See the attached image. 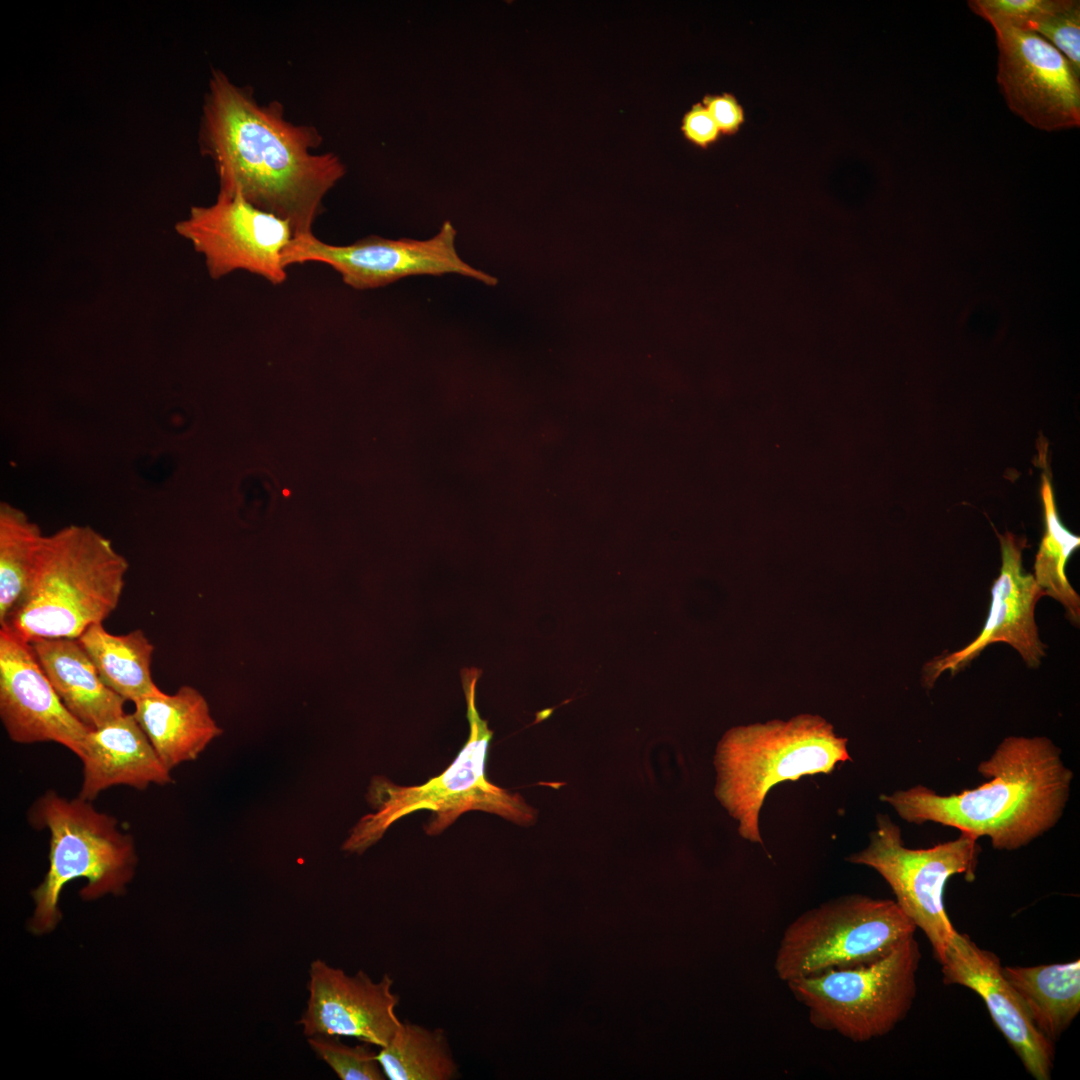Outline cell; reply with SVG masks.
Wrapping results in <instances>:
<instances>
[{
	"mask_svg": "<svg viewBox=\"0 0 1080 1080\" xmlns=\"http://www.w3.org/2000/svg\"><path fill=\"white\" fill-rule=\"evenodd\" d=\"M201 153L211 159L219 194L242 196L292 228L310 234L327 193L344 175L333 153H316L313 126L284 117L277 103L259 104L248 88L213 69L199 128Z\"/></svg>",
	"mask_w": 1080,
	"mask_h": 1080,
	"instance_id": "obj_1",
	"label": "cell"
},
{
	"mask_svg": "<svg viewBox=\"0 0 1080 1080\" xmlns=\"http://www.w3.org/2000/svg\"><path fill=\"white\" fill-rule=\"evenodd\" d=\"M978 772L987 781L942 796L917 785L880 799L905 821L935 822L976 838L988 836L997 850H1016L1052 828L1069 798L1073 773L1046 737L1010 736Z\"/></svg>",
	"mask_w": 1080,
	"mask_h": 1080,
	"instance_id": "obj_2",
	"label": "cell"
},
{
	"mask_svg": "<svg viewBox=\"0 0 1080 1080\" xmlns=\"http://www.w3.org/2000/svg\"><path fill=\"white\" fill-rule=\"evenodd\" d=\"M128 568L92 527L69 525L45 535L25 588L0 627L26 642L79 638L117 608Z\"/></svg>",
	"mask_w": 1080,
	"mask_h": 1080,
	"instance_id": "obj_3",
	"label": "cell"
},
{
	"mask_svg": "<svg viewBox=\"0 0 1080 1080\" xmlns=\"http://www.w3.org/2000/svg\"><path fill=\"white\" fill-rule=\"evenodd\" d=\"M481 673L475 667L461 670L469 736L457 758L440 775L421 785L402 786L383 776L373 777L367 791L373 812L363 816L351 829L342 850L362 854L396 821L421 810L432 812L424 826L426 834L431 836L440 834L460 815L473 810L495 814L519 825L535 822V809L519 794L500 788L487 777L486 761L493 731L475 704Z\"/></svg>",
	"mask_w": 1080,
	"mask_h": 1080,
	"instance_id": "obj_4",
	"label": "cell"
},
{
	"mask_svg": "<svg viewBox=\"0 0 1080 1080\" xmlns=\"http://www.w3.org/2000/svg\"><path fill=\"white\" fill-rule=\"evenodd\" d=\"M851 760L847 739L824 718L799 714L728 730L715 754V795L738 822L740 836L763 844L759 814L778 783L831 773Z\"/></svg>",
	"mask_w": 1080,
	"mask_h": 1080,
	"instance_id": "obj_5",
	"label": "cell"
},
{
	"mask_svg": "<svg viewBox=\"0 0 1080 1080\" xmlns=\"http://www.w3.org/2000/svg\"><path fill=\"white\" fill-rule=\"evenodd\" d=\"M37 826L50 831L49 869L33 891L35 912L29 929L43 934L61 918L58 900L65 884L86 878L83 899L119 894L133 876L136 856L132 838L122 833L114 817L96 811L82 798L66 800L54 792L42 796L33 809Z\"/></svg>",
	"mask_w": 1080,
	"mask_h": 1080,
	"instance_id": "obj_6",
	"label": "cell"
},
{
	"mask_svg": "<svg viewBox=\"0 0 1080 1080\" xmlns=\"http://www.w3.org/2000/svg\"><path fill=\"white\" fill-rule=\"evenodd\" d=\"M916 925L895 900L841 896L809 909L785 929L775 955L786 983L830 970L869 965L914 936Z\"/></svg>",
	"mask_w": 1080,
	"mask_h": 1080,
	"instance_id": "obj_7",
	"label": "cell"
},
{
	"mask_svg": "<svg viewBox=\"0 0 1080 1080\" xmlns=\"http://www.w3.org/2000/svg\"><path fill=\"white\" fill-rule=\"evenodd\" d=\"M921 959L914 936L869 965L836 969L787 982L817 1029L865 1042L891 1032L916 997Z\"/></svg>",
	"mask_w": 1080,
	"mask_h": 1080,
	"instance_id": "obj_8",
	"label": "cell"
},
{
	"mask_svg": "<svg viewBox=\"0 0 1080 1080\" xmlns=\"http://www.w3.org/2000/svg\"><path fill=\"white\" fill-rule=\"evenodd\" d=\"M978 838L961 832L957 839L926 849L904 846L901 830L886 814H878L866 848L846 860L876 870L892 889L896 903L929 940L940 963L956 929L944 907L948 879L964 874L974 879L980 851Z\"/></svg>",
	"mask_w": 1080,
	"mask_h": 1080,
	"instance_id": "obj_9",
	"label": "cell"
},
{
	"mask_svg": "<svg viewBox=\"0 0 1080 1080\" xmlns=\"http://www.w3.org/2000/svg\"><path fill=\"white\" fill-rule=\"evenodd\" d=\"M456 230L449 221L431 239L398 240L368 236L349 245H331L313 233L293 236L281 261L293 264L318 262L337 271L343 282L357 290L373 289L413 275L460 274L489 286L496 277L463 261L455 248Z\"/></svg>",
	"mask_w": 1080,
	"mask_h": 1080,
	"instance_id": "obj_10",
	"label": "cell"
},
{
	"mask_svg": "<svg viewBox=\"0 0 1080 1080\" xmlns=\"http://www.w3.org/2000/svg\"><path fill=\"white\" fill-rule=\"evenodd\" d=\"M175 230L204 256L213 279L236 270L261 276L273 285L287 279L281 256L293 238L291 225L238 194L218 193L213 204L191 207Z\"/></svg>",
	"mask_w": 1080,
	"mask_h": 1080,
	"instance_id": "obj_11",
	"label": "cell"
},
{
	"mask_svg": "<svg viewBox=\"0 0 1080 1080\" xmlns=\"http://www.w3.org/2000/svg\"><path fill=\"white\" fill-rule=\"evenodd\" d=\"M998 48L997 83L1009 109L1039 130L1080 125V76L1039 35L993 28Z\"/></svg>",
	"mask_w": 1080,
	"mask_h": 1080,
	"instance_id": "obj_12",
	"label": "cell"
},
{
	"mask_svg": "<svg viewBox=\"0 0 1080 1080\" xmlns=\"http://www.w3.org/2000/svg\"><path fill=\"white\" fill-rule=\"evenodd\" d=\"M392 986L388 974L375 982L364 971L349 976L314 960L309 967L307 1005L298 1024L307 1037H353L384 1047L403 1023L395 1013L399 996Z\"/></svg>",
	"mask_w": 1080,
	"mask_h": 1080,
	"instance_id": "obj_13",
	"label": "cell"
},
{
	"mask_svg": "<svg viewBox=\"0 0 1080 1080\" xmlns=\"http://www.w3.org/2000/svg\"><path fill=\"white\" fill-rule=\"evenodd\" d=\"M1002 566L992 586V601L985 625L980 634L962 649L936 656L923 667V683L933 687L941 674H956L975 659L988 645L1003 642L1012 646L1031 668L1039 666L1045 656L1040 641L1034 611L1039 599L1045 596L1042 588L1022 567L1025 540L1010 533L999 535Z\"/></svg>",
	"mask_w": 1080,
	"mask_h": 1080,
	"instance_id": "obj_14",
	"label": "cell"
},
{
	"mask_svg": "<svg viewBox=\"0 0 1080 1080\" xmlns=\"http://www.w3.org/2000/svg\"><path fill=\"white\" fill-rule=\"evenodd\" d=\"M0 717L11 740L56 742L78 757L90 730L64 706L29 643L2 629Z\"/></svg>",
	"mask_w": 1080,
	"mask_h": 1080,
	"instance_id": "obj_15",
	"label": "cell"
},
{
	"mask_svg": "<svg viewBox=\"0 0 1080 1080\" xmlns=\"http://www.w3.org/2000/svg\"><path fill=\"white\" fill-rule=\"evenodd\" d=\"M940 965L945 984L967 987L982 998L1026 1071L1036 1080H1049L1054 1044L1034 1026L1020 997L1004 977L998 956L955 931Z\"/></svg>",
	"mask_w": 1080,
	"mask_h": 1080,
	"instance_id": "obj_16",
	"label": "cell"
},
{
	"mask_svg": "<svg viewBox=\"0 0 1080 1080\" xmlns=\"http://www.w3.org/2000/svg\"><path fill=\"white\" fill-rule=\"evenodd\" d=\"M83 783L79 797L90 801L113 785L144 789L172 782L133 713L90 729L82 744Z\"/></svg>",
	"mask_w": 1080,
	"mask_h": 1080,
	"instance_id": "obj_17",
	"label": "cell"
},
{
	"mask_svg": "<svg viewBox=\"0 0 1080 1080\" xmlns=\"http://www.w3.org/2000/svg\"><path fill=\"white\" fill-rule=\"evenodd\" d=\"M28 643L64 706L89 729L125 713L126 700L101 681L78 638H41Z\"/></svg>",
	"mask_w": 1080,
	"mask_h": 1080,
	"instance_id": "obj_18",
	"label": "cell"
},
{
	"mask_svg": "<svg viewBox=\"0 0 1080 1080\" xmlns=\"http://www.w3.org/2000/svg\"><path fill=\"white\" fill-rule=\"evenodd\" d=\"M134 704L135 719L168 770L195 760L222 734L206 699L191 686H182L173 695L162 692Z\"/></svg>",
	"mask_w": 1080,
	"mask_h": 1080,
	"instance_id": "obj_19",
	"label": "cell"
},
{
	"mask_svg": "<svg viewBox=\"0 0 1080 1080\" xmlns=\"http://www.w3.org/2000/svg\"><path fill=\"white\" fill-rule=\"evenodd\" d=\"M1002 973L1036 1029L1051 1042L1057 1041L1080 1011V961L1005 966Z\"/></svg>",
	"mask_w": 1080,
	"mask_h": 1080,
	"instance_id": "obj_20",
	"label": "cell"
},
{
	"mask_svg": "<svg viewBox=\"0 0 1080 1080\" xmlns=\"http://www.w3.org/2000/svg\"><path fill=\"white\" fill-rule=\"evenodd\" d=\"M91 658L101 681L113 692L133 703L162 691L151 676L155 650L141 629L113 635L95 623L78 638Z\"/></svg>",
	"mask_w": 1080,
	"mask_h": 1080,
	"instance_id": "obj_21",
	"label": "cell"
},
{
	"mask_svg": "<svg viewBox=\"0 0 1080 1080\" xmlns=\"http://www.w3.org/2000/svg\"><path fill=\"white\" fill-rule=\"evenodd\" d=\"M377 1059L390 1080H450L458 1067L442 1029L403 1022Z\"/></svg>",
	"mask_w": 1080,
	"mask_h": 1080,
	"instance_id": "obj_22",
	"label": "cell"
},
{
	"mask_svg": "<svg viewBox=\"0 0 1080 1080\" xmlns=\"http://www.w3.org/2000/svg\"><path fill=\"white\" fill-rule=\"evenodd\" d=\"M45 535L19 508L0 505V624L20 598Z\"/></svg>",
	"mask_w": 1080,
	"mask_h": 1080,
	"instance_id": "obj_23",
	"label": "cell"
},
{
	"mask_svg": "<svg viewBox=\"0 0 1080 1080\" xmlns=\"http://www.w3.org/2000/svg\"><path fill=\"white\" fill-rule=\"evenodd\" d=\"M1044 495L1046 530L1036 556L1034 578L1045 596L1060 602L1067 618L1078 626L1080 597L1068 581L1065 566L1070 555L1079 547L1080 538L1067 530L1059 520L1048 488Z\"/></svg>",
	"mask_w": 1080,
	"mask_h": 1080,
	"instance_id": "obj_24",
	"label": "cell"
},
{
	"mask_svg": "<svg viewBox=\"0 0 1080 1080\" xmlns=\"http://www.w3.org/2000/svg\"><path fill=\"white\" fill-rule=\"evenodd\" d=\"M316 1056L324 1061L342 1080H382L385 1078L370 1044L348 1046L336 1036L308 1037Z\"/></svg>",
	"mask_w": 1080,
	"mask_h": 1080,
	"instance_id": "obj_25",
	"label": "cell"
},
{
	"mask_svg": "<svg viewBox=\"0 0 1080 1080\" xmlns=\"http://www.w3.org/2000/svg\"><path fill=\"white\" fill-rule=\"evenodd\" d=\"M1069 0H972L970 9L995 27L1030 28L1063 9Z\"/></svg>",
	"mask_w": 1080,
	"mask_h": 1080,
	"instance_id": "obj_26",
	"label": "cell"
},
{
	"mask_svg": "<svg viewBox=\"0 0 1080 1080\" xmlns=\"http://www.w3.org/2000/svg\"><path fill=\"white\" fill-rule=\"evenodd\" d=\"M1055 47L1080 76V1L1069 0L1058 12L1033 25L1030 30Z\"/></svg>",
	"mask_w": 1080,
	"mask_h": 1080,
	"instance_id": "obj_27",
	"label": "cell"
},
{
	"mask_svg": "<svg viewBox=\"0 0 1080 1080\" xmlns=\"http://www.w3.org/2000/svg\"><path fill=\"white\" fill-rule=\"evenodd\" d=\"M703 105L711 114L720 133H735L744 122V110L732 94L707 95L703 99Z\"/></svg>",
	"mask_w": 1080,
	"mask_h": 1080,
	"instance_id": "obj_28",
	"label": "cell"
},
{
	"mask_svg": "<svg viewBox=\"0 0 1080 1080\" xmlns=\"http://www.w3.org/2000/svg\"><path fill=\"white\" fill-rule=\"evenodd\" d=\"M682 132L685 137L700 147H707L719 137L720 130L707 108L697 103L684 115Z\"/></svg>",
	"mask_w": 1080,
	"mask_h": 1080,
	"instance_id": "obj_29",
	"label": "cell"
}]
</instances>
